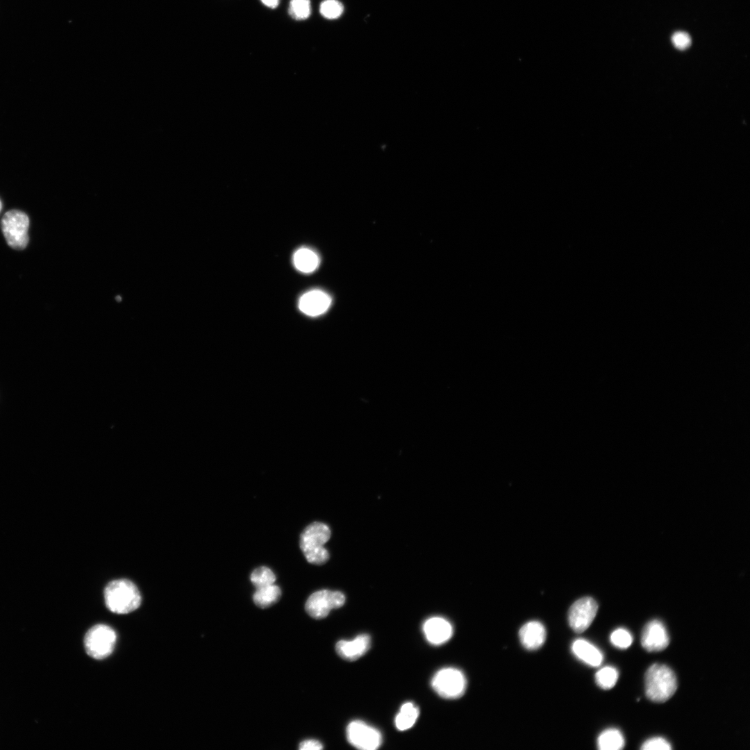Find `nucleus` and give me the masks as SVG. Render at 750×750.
I'll return each instance as SVG.
<instances>
[{"label":"nucleus","mask_w":750,"mask_h":750,"mask_svg":"<svg viewBox=\"0 0 750 750\" xmlns=\"http://www.w3.org/2000/svg\"><path fill=\"white\" fill-rule=\"evenodd\" d=\"M106 606L116 614H127L138 609L141 604V595L137 586L125 578L110 582L104 590Z\"/></svg>","instance_id":"1"},{"label":"nucleus","mask_w":750,"mask_h":750,"mask_svg":"<svg viewBox=\"0 0 750 750\" xmlns=\"http://www.w3.org/2000/svg\"><path fill=\"white\" fill-rule=\"evenodd\" d=\"M329 527L322 522H315L307 526L300 535V548L307 561L322 565L329 558L324 545L331 538Z\"/></svg>","instance_id":"2"},{"label":"nucleus","mask_w":750,"mask_h":750,"mask_svg":"<svg viewBox=\"0 0 750 750\" xmlns=\"http://www.w3.org/2000/svg\"><path fill=\"white\" fill-rule=\"evenodd\" d=\"M677 688L674 672L667 665L653 664L645 674V692L649 699L662 703L670 699Z\"/></svg>","instance_id":"3"},{"label":"nucleus","mask_w":750,"mask_h":750,"mask_svg":"<svg viewBox=\"0 0 750 750\" xmlns=\"http://www.w3.org/2000/svg\"><path fill=\"white\" fill-rule=\"evenodd\" d=\"M117 636L115 631L106 624H97L90 628L84 638V647L88 656L102 660L113 651Z\"/></svg>","instance_id":"4"},{"label":"nucleus","mask_w":750,"mask_h":750,"mask_svg":"<svg viewBox=\"0 0 750 750\" xmlns=\"http://www.w3.org/2000/svg\"><path fill=\"white\" fill-rule=\"evenodd\" d=\"M1 230L8 244L15 249H24L28 242L29 219L24 212L12 210L2 217Z\"/></svg>","instance_id":"5"},{"label":"nucleus","mask_w":750,"mask_h":750,"mask_svg":"<svg viewBox=\"0 0 750 750\" xmlns=\"http://www.w3.org/2000/svg\"><path fill=\"white\" fill-rule=\"evenodd\" d=\"M431 685L441 697L453 699L460 697L465 693L467 681L460 670L446 667L435 674L431 680Z\"/></svg>","instance_id":"6"},{"label":"nucleus","mask_w":750,"mask_h":750,"mask_svg":"<svg viewBox=\"0 0 750 750\" xmlns=\"http://www.w3.org/2000/svg\"><path fill=\"white\" fill-rule=\"evenodd\" d=\"M344 602L345 597L342 592L321 590L308 598L305 608L310 617L319 619L326 617L332 609L342 606Z\"/></svg>","instance_id":"7"},{"label":"nucleus","mask_w":750,"mask_h":750,"mask_svg":"<svg viewBox=\"0 0 750 750\" xmlns=\"http://www.w3.org/2000/svg\"><path fill=\"white\" fill-rule=\"evenodd\" d=\"M346 732L349 742L359 749L375 750L382 744L380 731L360 720L351 722Z\"/></svg>","instance_id":"8"},{"label":"nucleus","mask_w":750,"mask_h":750,"mask_svg":"<svg viewBox=\"0 0 750 750\" xmlns=\"http://www.w3.org/2000/svg\"><path fill=\"white\" fill-rule=\"evenodd\" d=\"M597 610L598 604L591 597H585L576 601L569 610L570 627L576 633L585 631L593 622Z\"/></svg>","instance_id":"9"},{"label":"nucleus","mask_w":750,"mask_h":750,"mask_svg":"<svg viewBox=\"0 0 750 750\" xmlns=\"http://www.w3.org/2000/svg\"><path fill=\"white\" fill-rule=\"evenodd\" d=\"M669 638L664 624L659 620L649 622L643 629L641 643L647 651H659L669 644Z\"/></svg>","instance_id":"10"},{"label":"nucleus","mask_w":750,"mask_h":750,"mask_svg":"<svg viewBox=\"0 0 750 750\" xmlns=\"http://www.w3.org/2000/svg\"><path fill=\"white\" fill-rule=\"evenodd\" d=\"M332 302L331 297L320 290H312L303 294L299 300V308L304 314L315 317L324 313Z\"/></svg>","instance_id":"11"},{"label":"nucleus","mask_w":750,"mask_h":750,"mask_svg":"<svg viewBox=\"0 0 750 750\" xmlns=\"http://www.w3.org/2000/svg\"><path fill=\"white\" fill-rule=\"evenodd\" d=\"M423 632L427 641L433 645L447 642L453 635V626L446 619L433 617L423 624Z\"/></svg>","instance_id":"12"},{"label":"nucleus","mask_w":750,"mask_h":750,"mask_svg":"<svg viewBox=\"0 0 750 750\" xmlns=\"http://www.w3.org/2000/svg\"><path fill=\"white\" fill-rule=\"evenodd\" d=\"M371 638L368 634H360L353 640H340L335 645L337 653L343 659L353 661L362 656L370 648Z\"/></svg>","instance_id":"13"},{"label":"nucleus","mask_w":750,"mask_h":750,"mask_svg":"<svg viewBox=\"0 0 750 750\" xmlns=\"http://www.w3.org/2000/svg\"><path fill=\"white\" fill-rule=\"evenodd\" d=\"M546 634L544 626L538 621L526 623L519 631L522 644L528 650H535L542 647L545 642Z\"/></svg>","instance_id":"14"},{"label":"nucleus","mask_w":750,"mask_h":750,"mask_svg":"<svg viewBox=\"0 0 750 750\" xmlns=\"http://www.w3.org/2000/svg\"><path fill=\"white\" fill-rule=\"evenodd\" d=\"M574 654L581 660L592 667L599 666L603 661V654L590 642L578 639L572 645Z\"/></svg>","instance_id":"15"},{"label":"nucleus","mask_w":750,"mask_h":750,"mask_svg":"<svg viewBox=\"0 0 750 750\" xmlns=\"http://www.w3.org/2000/svg\"><path fill=\"white\" fill-rule=\"evenodd\" d=\"M293 263L299 271L310 273L319 266V258L314 251L308 248H301L294 253Z\"/></svg>","instance_id":"16"},{"label":"nucleus","mask_w":750,"mask_h":750,"mask_svg":"<svg viewBox=\"0 0 750 750\" xmlns=\"http://www.w3.org/2000/svg\"><path fill=\"white\" fill-rule=\"evenodd\" d=\"M281 596L280 588L274 584L256 588L253 595L255 604L262 608L276 603Z\"/></svg>","instance_id":"17"},{"label":"nucleus","mask_w":750,"mask_h":750,"mask_svg":"<svg viewBox=\"0 0 750 750\" xmlns=\"http://www.w3.org/2000/svg\"><path fill=\"white\" fill-rule=\"evenodd\" d=\"M419 710L412 702H406L403 704L399 713L395 717V726L399 731H405L411 728L419 716Z\"/></svg>","instance_id":"18"},{"label":"nucleus","mask_w":750,"mask_h":750,"mask_svg":"<svg viewBox=\"0 0 750 750\" xmlns=\"http://www.w3.org/2000/svg\"><path fill=\"white\" fill-rule=\"evenodd\" d=\"M624 744L623 735L616 728L605 730L597 738V747L601 750H619L624 748Z\"/></svg>","instance_id":"19"},{"label":"nucleus","mask_w":750,"mask_h":750,"mask_svg":"<svg viewBox=\"0 0 750 750\" xmlns=\"http://www.w3.org/2000/svg\"><path fill=\"white\" fill-rule=\"evenodd\" d=\"M617 679L618 672L616 668L611 666L602 667L595 674L597 684L604 690L613 688Z\"/></svg>","instance_id":"20"},{"label":"nucleus","mask_w":750,"mask_h":750,"mask_svg":"<svg viewBox=\"0 0 750 750\" xmlns=\"http://www.w3.org/2000/svg\"><path fill=\"white\" fill-rule=\"evenodd\" d=\"M250 580L256 589L274 584L276 576L269 567L262 566L252 572Z\"/></svg>","instance_id":"21"},{"label":"nucleus","mask_w":750,"mask_h":750,"mask_svg":"<svg viewBox=\"0 0 750 750\" xmlns=\"http://www.w3.org/2000/svg\"><path fill=\"white\" fill-rule=\"evenodd\" d=\"M289 14L296 20H304L311 13L310 0H291L289 6Z\"/></svg>","instance_id":"22"},{"label":"nucleus","mask_w":750,"mask_h":750,"mask_svg":"<svg viewBox=\"0 0 750 750\" xmlns=\"http://www.w3.org/2000/svg\"><path fill=\"white\" fill-rule=\"evenodd\" d=\"M343 11L344 6L338 0H324L319 6L321 15L328 19H335L340 17Z\"/></svg>","instance_id":"23"},{"label":"nucleus","mask_w":750,"mask_h":750,"mask_svg":"<svg viewBox=\"0 0 750 750\" xmlns=\"http://www.w3.org/2000/svg\"><path fill=\"white\" fill-rule=\"evenodd\" d=\"M610 640L615 647L619 649H627L632 644L633 637L626 629L619 628L611 633Z\"/></svg>","instance_id":"24"},{"label":"nucleus","mask_w":750,"mask_h":750,"mask_svg":"<svg viewBox=\"0 0 750 750\" xmlns=\"http://www.w3.org/2000/svg\"><path fill=\"white\" fill-rule=\"evenodd\" d=\"M669 742L661 737H655L646 740L642 745V750H669Z\"/></svg>","instance_id":"25"},{"label":"nucleus","mask_w":750,"mask_h":750,"mask_svg":"<svg viewBox=\"0 0 750 750\" xmlns=\"http://www.w3.org/2000/svg\"><path fill=\"white\" fill-rule=\"evenodd\" d=\"M672 40L674 45L681 50L688 48L691 42L689 35L683 32H677L674 33L672 38Z\"/></svg>","instance_id":"26"},{"label":"nucleus","mask_w":750,"mask_h":750,"mask_svg":"<svg viewBox=\"0 0 750 750\" xmlns=\"http://www.w3.org/2000/svg\"><path fill=\"white\" fill-rule=\"evenodd\" d=\"M322 748V744L315 740H304L299 744V749L301 750H319Z\"/></svg>","instance_id":"27"},{"label":"nucleus","mask_w":750,"mask_h":750,"mask_svg":"<svg viewBox=\"0 0 750 750\" xmlns=\"http://www.w3.org/2000/svg\"><path fill=\"white\" fill-rule=\"evenodd\" d=\"M261 2L270 8H276L279 3V0H260Z\"/></svg>","instance_id":"28"},{"label":"nucleus","mask_w":750,"mask_h":750,"mask_svg":"<svg viewBox=\"0 0 750 750\" xmlns=\"http://www.w3.org/2000/svg\"><path fill=\"white\" fill-rule=\"evenodd\" d=\"M1 208H2V204H1V200H0V211H1Z\"/></svg>","instance_id":"29"}]
</instances>
